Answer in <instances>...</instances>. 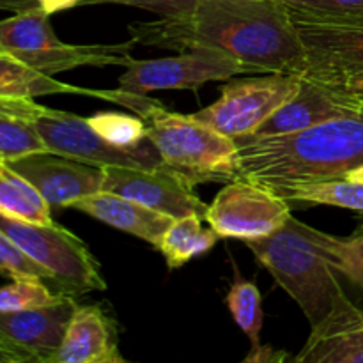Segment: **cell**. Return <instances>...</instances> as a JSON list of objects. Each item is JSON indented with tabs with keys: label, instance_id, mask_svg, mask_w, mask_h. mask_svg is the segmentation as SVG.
<instances>
[{
	"label": "cell",
	"instance_id": "d4e9b609",
	"mask_svg": "<svg viewBox=\"0 0 363 363\" xmlns=\"http://www.w3.org/2000/svg\"><path fill=\"white\" fill-rule=\"evenodd\" d=\"M234 282L230 284V289L227 293L225 303L233 314L236 325L247 333L252 346H259L261 340L262 323H264V312H262V298L261 291L255 286V282L243 279L238 266L233 262Z\"/></svg>",
	"mask_w": 363,
	"mask_h": 363
},
{
	"label": "cell",
	"instance_id": "f1b7e54d",
	"mask_svg": "<svg viewBox=\"0 0 363 363\" xmlns=\"http://www.w3.org/2000/svg\"><path fill=\"white\" fill-rule=\"evenodd\" d=\"M325 243L333 257V268L363 289V234L339 240L325 233Z\"/></svg>",
	"mask_w": 363,
	"mask_h": 363
},
{
	"label": "cell",
	"instance_id": "7402d4cb",
	"mask_svg": "<svg viewBox=\"0 0 363 363\" xmlns=\"http://www.w3.org/2000/svg\"><path fill=\"white\" fill-rule=\"evenodd\" d=\"M48 18L50 14L41 7H32L4 20L0 23V50L20 55L60 45L62 41L55 35Z\"/></svg>",
	"mask_w": 363,
	"mask_h": 363
},
{
	"label": "cell",
	"instance_id": "4316f807",
	"mask_svg": "<svg viewBox=\"0 0 363 363\" xmlns=\"http://www.w3.org/2000/svg\"><path fill=\"white\" fill-rule=\"evenodd\" d=\"M87 119L103 138L121 147H135L147 138V126L142 117H131L117 112H99Z\"/></svg>",
	"mask_w": 363,
	"mask_h": 363
},
{
	"label": "cell",
	"instance_id": "52a82bcc",
	"mask_svg": "<svg viewBox=\"0 0 363 363\" xmlns=\"http://www.w3.org/2000/svg\"><path fill=\"white\" fill-rule=\"evenodd\" d=\"M39 133L52 155L66 156L96 167H131V169H160L165 167L162 155L151 138L135 147H121L103 138L89 119L74 113L45 106L35 119Z\"/></svg>",
	"mask_w": 363,
	"mask_h": 363
},
{
	"label": "cell",
	"instance_id": "4fadbf2b",
	"mask_svg": "<svg viewBox=\"0 0 363 363\" xmlns=\"http://www.w3.org/2000/svg\"><path fill=\"white\" fill-rule=\"evenodd\" d=\"M101 191L123 195L172 218L206 216L208 206L194 194V186L167 167L131 169V167H101Z\"/></svg>",
	"mask_w": 363,
	"mask_h": 363
},
{
	"label": "cell",
	"instance_id": "ac0fdd59",
	"mask_svg": "<svg viewBox=\"0 0 363 363\" xmlns=\"http://www.w3.org/2000/svg\"><path fill=\"white\" fill-rule=\"evenodd\" d=\"M69 208L85 213L106 225L124 230L156 248H160L163 236L176 220L112 191L85 195L74 201Z\"/></svg>",
	"mask_w": 363,
	"mask_h": 363
},
{
	"label": "cell",
	"instance_id": "9a60e30c",
	"mask_svg": "<svg viewBox=\"0 0 363 363\" xmlns=\"http://www.w3.org/2000/svg\"><path fill=\"white\" fill-rule=\"evenodd\" d=\"M296 363H363V311L340 291L332 312L312 332Z\"/></svg>",
	"mask_w": 363,
	"mask_h": 363
},
{
	"label": "cell",
	"instance_id": "277c9868",
	"mask_svg": "<svg viewBox=\"0 0 363 363\" xmlns=\"http://www.w3.org/2000/svg\"><path fill=\"white\" fill-rule=\"evenodd\" d=\"M167 169L195 186L238 179V144L194 116L169 112L162 103L142 116Z\"/></svg>",
	"mask_w": 363,
	"mask_h": 363
},
{
	"label": "cell",
	"instance_id": "7c38bea8",
	"mask_svg": "<svg viewBox=\"0 0 363 363\" xmlns=\"http://www.w3.org/2000/svg\"><path fill=\"white\" fill-rule=\"evenodd\" d=\"M362 108L363 96L318 77H312V74H303L296 96L280 106L254 135L240 138L236 142L300 133L318 124L360 112Z\"/></svg>",
	"mask_w": 363,
	"mask_h": 363
},
{
	"label": "cell",
	"instance_id": "d6a6232c",
	"mask_svg": "<svg viewBox=\"0 0 363 363\" xmlns=\"http://www.w3.org/2000/svg\"><path fill=\"white\" fill-rule=\"evenodd\" d=\"M287 354L284 351L273 350L272 346H252V351L245 358V363H264V362H284L287 360Z\"/></svg>",
	"mask_w": 363,
	"mask_h": 363
},
{
	"label": "cell",
	"instance_id": "5b68a950",
	"mask_svg": "<svg viewBox=\"0 0 363 363\" xmlns=\"http://www.w3.org/2000/svg\"><path fill=\"white\" fill-rule=\"evenodd\" d=\"M0 233L46 266L53 273V282L64 293L87 294L106 289L99 262L87 245L62 225L28 223L0 216Z\"/></svg>",
	"mask_w": 363,
	"mask_h": 363
},
{
	"label": "cell",
	"instance_id": "3957f363",
	"mask_svg": "<svg viewBox=\"0 0 363 363\" xmlns=\"http://www.w3.org/2000/svg\"><path fill=\"white\" fill-rule=\"evenodd\" d=\"M247 247L296 301L311 326L319 325L332 312L342 287L325 233L291 216L279 233L247 241Z\"/></svg>",
	"mask_w": 363,
	"mask_h": 363
},
{
	"label": "cell",
	"instance_id": "f546056e",
	"mask_svg": "<svg viewBox=\"0 0 363 363\" xmlns=\"http://www.w3.org/2000/svg\"><path fill=\"white\" fill-rule=\"evenodd\" d=\"M92 4H126V6L151 11L160 18H179L194 13L199 0H80L78 6H92Z\"/></svg>",
	"mask_w": 363,
	"mask_h": 363
},
{
	"label": "cell",
	"instance_id": "484cf974",
	"mask_svg": "<svg viewBox=\"0 0 363 363\" xmlns=\"http://www.w3.org/2000/svg\"><path fill=\"white\" fill-rule=\"evenodd\" d=\"M69 293H52L39 279H16L0 291V312H16L27 308L48 307L62 301ZM73 296V294H71Z\"/></svg>",
	"mask_w": 363,
	"mask_h": 363
},
{
	"label": "cell",
	"instance_id": "2e32d148",
	"mask_svg": "<svg viewBox=\"0 0 363 363\" xmlns=\"http://www.w3.org/2000/svg\"><path fill=\"white\" fill-rule=\"evenodd\" d=\"M50 94L91 96V98L105 99V101L135 110L140 117L152 105L158 103L156 99H149L144 94H131V92H123L119 89H116V91H96V89L77 87V85L53 80L52 74L34 69V67L21 62L20 59L13 57L11 53L0 50V96L38 98V96Z\"/></svg>",
	"mask_w": 363,
	"mask_h": 363
},
{
	"label": "cell",
	"instance_id": "6da1fadb",
	"mask_svg": "<svg viewBox=\"0 0 363 363\" xmlns=\"http://www.w3.org/2000/svg\"><path fill=\"white\" fill-rule=\"evenodd\" d=\"M137 45L188 52L211 48L261 73H301L307 57L284 0H199L188 16L137 21Z\"/></svg>",
	"mask_w": 363,
	"mask_h": 363
},
{
	"label": "cell",
	"instance_id": "5bb4252c",
	"mask_svg": "<svg viewBox=\"0 0 363 363\" xmlns=\"http://www.w3.org/2000/svg\"><path fill=\"white\" fill-rule=\"evenodd\" d=\"M7 165L34 184L52 208H69L78 199L101 191L103 186L101 167L52 152L25 156Z\"/></svg>",
	"mask_w": 363,
	"mask_h": 363
},
{
	"label": "cell",
	"instance_id": "1f68e13d",
	"mask_svg": "<svg viewBox=\"0 0 363 363\" xmlns=\"http://www.w3.org/2000/svg\"><path fill=\"white\" fill-rule=\"evenodd\" d=\"M315 9L337 11V13H363V0H296Z\"/></svg>",
	"mask_w": 363,
	"mask_h": 363
},
{
	"label": "cell",
	"instance_id": "4dcf8cb0",
	"mask_svg": "<svg viewBox=\"0 0 363 363\" xmlns=\"http://www.w3.org/2000/svg\"><path fill=\"white\" fill-rule=\"evenodd\" d=\"M318 77L321 80L335 84L339 87L347 89L351 92L363 96V67L360 69H337V71H321V73H307Z\"/></svg>",
	"mask_w": 363,
	"mask_h": 363
},
{
	"label": "cell",
	"instance_id": "7a4b0ae2",
	"mask_svg": "<svg viewBox=\"0 0 363 363\" xmlns=\"http://www.w3.org/2000/svg\"><path fill=\"white\" fill-rule=\"evenodd\" d=\"M236 144L238 177L261 186L346 177L363 165V108L300 133Z\"/></svg>",
	"mask_w": 363,
	"mask_h": 363
},
{
	"label": "cell",
	"instance_id": "30bf717a",
	"mask_svg": "<svg viewBox=\"0 0 363 363\" xmlns=\"http://www.w3.org/2000/svg\"><path fill=\"white\" fill-rule=\"evenodd\" d=\"M291 216L286 199L269 188L238 177L216 195L204 218L220 238L247 243L279 233Z\"/></svg>",
	"mask_w": 363,
	"mask_h": 363
},
{
	"label": "cell",
	"instance_id": "44dd1931",
	"mask_svg": "<svg viewBox=\"0 0 363 363\" xmlns=\"http://www.w3.org/2000/svg\"><path fill=\"white\" fill-rule=\"evenodd\" d=\"M287 202H308L363 211V183L350 177L303 181L269 188Z\"/></svg>",
	"mask_w": 363,
	"mask_h": 363
},
{
	"label": "cell",
	"instance_id": "ba28073f",
	"mask_svg": "<svg viewBox=\"0 0 363 363\" xmlns=\"http://www.w3.org/2000/svg\"><path fill=\"white\" fill-rule=\"evenodd\" d=\"M307 57V73L363 67V13L315 9L284 0Z\"/></svg>",
	"mask_w": 363,
	"mask_h": 363
},
{
	"label": "cell",
	"instance_id": "603a6c76",
	"mask_svg": "<svg viewBox=\"0 0 363 363\" xmlns=\"http://www.w3.org/2000/svg\"><path fill=\"white\" fill-rule=\"evenodd\" d=\"M202 218L204 216L199 215L176 218L169 227L158 250L163 254L170 269L181 268L190 259L206 254L209 248L215 247L220 236L211 227L208 230L202 229Z\"/></svg>",
	"mask_w": 363,
	"mask_h": 363
},
{
	"label": "cell",
	"instance_id": "ffe728a7",
	"mask_svg": "<svg viewBox=\"0 0 363 363\" xmlns=\"http://www.w3.org/2000/svg\"><path fill=\"white\" fill-rule=\"evenodd\" d=\"M52 206L41 191L0 162V216L28 223H53Z\"/></svg>",
	"mask_w": 363,
	"mask_h": 363
},
{
	"label": "cell",
	"instance_id": "e0dca14e",
	"mask_svg": "<svg viewBox=\"0 0 363 363\" xmlns=\"http://www.w3.org/2000/svg\"><path fill=\"white\" fill-rule=\"evenodd\" d=\"M116 319L101 305H77L55 363H124Z\"/></svg>",
	"mask_w": 363,
	"mask_h": 363
},
{
	"label": "cell",
	"instance_id": "d6986e66",
	"mask_svg": "<svg viewBox=\"0 0 363 363\" xmlns=\"http://www.w3.org/2000/svg\"><path fill=\"white\" fill-rule=\"evenodd\" d=\"M135 45H137L135 39L121 43V45H67V43H60L52 48L20 53V55L13 57L46 74H55L82 66L128 67L133 62L130 52Z\"/></svg>",
	"mask_w": 363,
	"mask_h": 363
},
{
	"label": "cell",
	"instance_id": "836d02e7",
	"mask_svg": "<svg viewBox=\"0 0 363 363\" xmlns=\"http://www.w3.org/2000/svg\"><path fill=\"white\" fill-rule=\"evenodd\" d=\"M46 14L59 13V11L73 9L80 4V0H35Z\"/></svg>",
	"mask_w": 363,
	"mask_h": 363
},
{
	"label": "cell",
	"instance_id": "8992f818",
	"mask_svg": "<svg viewBox=\"0 0 363 363\" xmlns=\"http://www.w3.org/2000/svg\"><path fill=\"white\" fill-rule=\"evenodd\" d=\"M301 73H268L266 77L230 78L222 87L218 101L199 112L195 119L225 137L240 138L254 135L277 110L300 91Z\"/></svg>",
	"mask_w": 363,
	"mask_h": 363
},
{
	"label": "cell",
	"instance_id": "8fae6325",
	"mask_svg": "<svg viewBox=\"0 0 363 363\" xmlns=\"http://www.w3.org/2000/svg\"><path fill=\"white\" fill-rule=\"evenodd\" d=\"M73 296L48 307L0 312V360L4 363H55L71 318Z\"/></svg>",
	"mask_w": 363,
	"mask_h": 363
},
{
	"label": "cell",
	"instance_id": "9c48e42d",
	"mask_svg": "<svg viewBox=\"0 0 363 363\" xmlns=\"http://www.w3.org/2000/svg\"><path fill=\"white\" fill-rule=\"evenodd\" d=\"M247 73H261L243 60L211 48H195L176 57L137 60L119 77V91L131 94H147L163 89H190L216 80H230Z\"/></svg>",
	"mask_w": 363,
	"mask_h": 363
},
{
	"label": "cell",
	"instance_id": "e575fe53",
	"mask_svg": "<svg viewBox=\"0 0 363 363\" xmlns=\"http://www.w3.org/2000/svg\"><path fill=\"white\" fill-rule=\"evenodd\" d=\"M346 177H350V179L360 181V183H363V165H362V167H358V169L350 170V172L346 174Z\"/></svg>",
	"mask_w": 363,
	"mask_h": 363
},
{
	"label": "cell",
	"instance_id": "83f0119b",
	"mask_svg": "<svg viewBox=\"0 0 363 363\" xmlns=\"http://www.w3.org/2000/svg\"><path fill=\"white\" fill-rule=\"evenodd\" d=\"M0 272L13 280L39 279L53 282V273L46 266L35 261L20 245L2 233H0Z\"/></svg>",
	"mask_w": 363,
	"mask_h": 363
},
{
	"label": "cell",
	"instance_id": "cb8c5ba5",
	"mask_svg": "<svg viewBox=\"0 0 363 363\" xmlns=\"http://www.w3.org/2000/svg\"><path fill=\"white\" fill-rule=\"evenodd\" d=\"M50 152L35 121L0 110V162H14L30 155Z\"/></svg>",
	"mask_w": 363,
	"mask_h": 363
}]
</instances>
